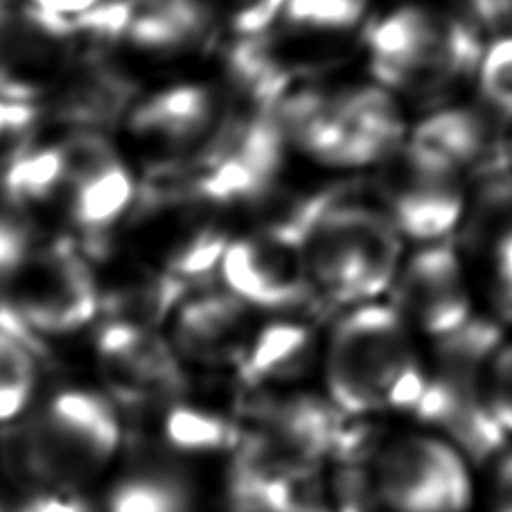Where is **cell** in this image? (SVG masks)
<instances>
[{"instance_id":"cell-1","label":"cell","mask_w":512,"mask_h":512,"mask_svg":"<svg viewBox=\"0 0 512 512\" xmlns=\"http://www.w3.org/2000/svg\"><path fill=\"white\" fill-rule=\"evenodd\" d=\"M501 343L499 325L476 316L438 339L436 370L413 411L422 422L443 429L470 461L497 458L510 438L490 400V366Z\"/></svg>"},{"instance_id":"cell-2","label":"cell","mask_w":512,"mask_h":512,"mask_svg":"<svg viewBox=\"0 0 512 512\" xmlns=\"http://www.w3.org/2000/svg\"><path fill=\"white\" fill-rule=\"evenodd\" d=\"M400 253L391 219L337 199L303 244L307 278L339 303L382 294L395 278Z\"/></svg>"},{"instance_id":"cell-3","label":"cell","mask_w":512,"mask_h":512,"mask_svg":"<svg viewBox=\"0 0 512 512\" xmlns=\"http://www.w3.org/2000/svg\"><path fill=\"white\" fill-rule=\"evenodd\" d=\"M416 364L402 312L361 305L343 316L332 334L325 366L332 402L346 416L382 409L397 379Z\"/></svg>"},{"instance_id":"cell-4","label":"cell","mask_w":512,"mask_h":512,"mask_svg":"<svg viewBox=\"0 0 512 512\" xmlns=\"http://www.w3.org/2000/svg\"><path fill=\"white\" fill-rule=\"evenodd\" d=\"M118 447L113 406L95 393L64 391L25 429L16 458L34 479L68 485L107 465Z\"/></svg>"},{"instance_id":"cell-5","label":"cell","mask_w":512,"mask_h":512,"mask_svg":"<svg viewBox=\"0 0 512 512\" xmlns=\"http://www.w3.org/2000/svg\"><path fill=\"white\" fill-rule=\"evenodd\" d=\"M452 440L404 436L377 458L375 494L388 512H467L470 465Z\"/></svg>"},{"instance_id":"cell-6","label":"cell","mask_w":512,"mask_h":512,"mask_svg":"<svg viewBox=\"0 0 512 512\" xmlns=\"http://www.w3.org/2000/svg\"><path fill=\"white\" fill-rule=\"evenodd\" d=\"M14 282H19V296L12 303L37 332H75L100 312L93 273L70 246L57 244L39 258L32 255Z\"/></svg>"},{"instance_id":"cell-7","label":"cell","mask_w":512,"mask_h":512,"mask_svg":"<svg viewBox=\"0 0 512 512\" xmlns=\"http://www.w3.org/2000/svg\"><path fill=\"white\" fill-rule=\"evenodd\" d=\"M397 303L406 319L434 339H445L474 319L467 273L452 244L431 242L406 262Z\"/></svg>"},{"instance_id":"cell-8","label":"cell","mask_w":512,"mask_h":512,"mask_svg":"<svg viewBox=\"0 0 512 512\" xmlns=\"http://www.w3.org/2000/svg\"><path fill=\"white\" fill-rule=\"evenodd\" d=\"M70 217L86 235L100 237L136 203V181L122 158L102 138L68 145Z\"/></svg>"},{"instance_id":"cell-9","label":"cell","mask_w":512,"mask_h":512,"mask_svg":"<svg viewBox=\"0 0 512 512\" xmlns=\"http://www.w3.org/2000/svg\"><path fill=\"white\" fill-rule=\"evenodd\" d=\"M217 95L206 84H176L145 95L127 116L129 136L152 152L174 156L203 147L217 129Z\"/></svg>"},{"instance_id":"cell-10","label":"cell","mask_w":512,"mask_h":512,"mask_svg":"<svg viewBox=\"0 0 512 512\" xmlns=\"http://www.w3.org/2000/svg\"><path fill=\"white\" fill-rule=\"evenodd\" d=\"M222 276L231 294L260 307H287L310 294L303 251L269 235L228 244Z\"/></svg>"},{"instance_id":"cell-11","label":"cell","mask_w":512,"mask_h":512,"mask_svg":"<svg viewBox=\"0 0 512 512\" xmlns=\"http://www.w3.org/2000/svg\"><path fill=\"white\" fill-rule=\"evenodd\" d=\"M386 201L397 233L425 244L447 240L465 210L458 174L422 170L404 156L400 172L388 183Z\"/></svg>"},{"instance_id":"cell-12","label":"cell","mask_w":512,"mask_h":512,"mask_svg":"<svg viewBox=\"0 0 512 512\" xmlns=\"http://www.w3.org/2000/svg\"><path fill=\"white\" fill-rule=\"evenodd\" d=\"M244 300L235 294H206L188 300L176 316V346L192 357L219 359L235 348L242 330Z\"/></svg>"},{"instance_id":"cell-13","label":"cell","mask_w":512,"mask_h":512,"mask_svg":"<svg viewBox=\"0 0 512 512\" xmlns=\"http://www.w3.org/2000/svg\"><path fill=\"white\" fill-rule=\"evenodd\" d=\"M68 181V145H28L16 152L0 174V188L14 206L48 201Z\"/></svg>"},{"instance_id":"cell-14","label":"cell","mask_w":512,"mask_h":512,"mask_svg":"<svg viewBox=\"0 0 512 512\" xmlns=\"http://www.w3.org/2000/svg\"><path fill=\"white\" fill-rule=\"evenodd\" d=\"M310 350V330L298 323H273L258 332L244 350L240 375L246 384H260L264 379L289 375L303 366Z\"/></svg>"},{"instance_id":"cell-15","label":"cell","mask_w":512,"mask_h":512,"mask_svg":"<svg viewBox=\"0 0 512 512\" xmlns=\"http://www.w3.org/2000/svg\"><path fill=\"white\" fill-rule=\"evenodd\" d=\"M163 434L181 452H222L240 445V434L224 418L183 404L167 411Z\"/></svg>"},{"instance_id":"cell-16","label":"cell","mask_w":512,"mask_h":512,"mask_svg":"<svg viewBox=\"0 0 512 512\" xmlns=\"http://www.w3.org/2000/svg\"><path fill=\"white\" fill-rule=\"evenodd\" d=\"M107 512H190V497L170 476L145 474L111 492Z\"/></svg>"},{"instance_id":"cell-17","label":"cell","mask_w":512,"mask_h":512,"mask_svg":"<svg viewBox=\"0 0 512 512\" xmlns=\"http://www.w3.org/2000/svg\"><path fill=\"white\" fill-rule=\"evenodd\" d=\"M368 0H287L282 21L319 34L348 32L364 19Z\"/></svg>"},{"instance_id":"cell-18","label":"cell","mask_w":512,"mask_h":512,"mask_svg":"<svg viewBox=\"0 0 512 512\" xmlns=\"http://www.w3.org/2000/svg\"><path fill=\"white\" fill-rule=\"evenodd\" d=\"M483 273L494 312L512 323V219L494 228L483 244Z\"/></svg>"},{"instance_id":"cell-19","label":"cell","mask_w":512,"mask_h":512,"mask_svg":"<svg viewBox=\"0 0 512 512\" xmlns=\"http://www.w3.org/2000/svg\"><path fill=\"white\" fill-rule=\"evenodd\" d=\"M228 244H231L228 237L213 231V228L194 233L190 240L172 255L170 264H167V273L176 280L185 282V285L194 280L208 278L217 267H222Z\"/></svg>"},{"instance_id":"cell-20","label":"cell","mask_w":512,"mask_h":512,"mask_svg":"<svg viewBox=\"0 0 512 512\" xmlns=\"http://www.w3.org/2000/svg\"><path fill=\"white\" fill-rule=\"evenodd\" d=\"M481 91L499 111L512 116V34L494 41L483 52Z\"/></svg>"},{"instance_id":"cell-21","label":"cell","mask_w":512,"mask_h":512,"mask_svg":"<svg viewBox=\"0 0 512 512\" xmlns=\"http://www.w3.org/2000/svg\"><path fill=\"white\" fill-rule=\"evenodd\" d=\"M30 258L32 237L28 226L19 219L0 215V294L19 278Z\"/></svg>"},{"instance_id":"cell-22","label":"cell","mask_w":512,"mask_h":512,"mask_svg":"<svg viewBox=\"0 0 512 512\" xmlns=\"http://www.w3.org/2000/svg\"><path fill=\"white\" fill-rule=\"evenodd\" d=\"M490 400L494 416L512 436V341L503 339L490 366Z\"/></svg>"},{"instance_id":"cell-23","label":"cell","mask_w":512,"mask_h":512,"mask_svg":"<svg viewBox=\"0 0 512 512\" xmlns=\"http://www.w3.org/2000/svg\"><path fill=\"white\" fill-rule=\"evenodd\" d=\"M37 352L25 346L12 334L0 332V379H21V382H34V361Z\"/></svg>"},{"instance_id":"cell-24","label":"cell","mask_w":512,"mask_h":512,"mask_svg":"<svg viewBox=\"0 0 512 512\" xmlns=\"http://www.w3.org/2000/svg\"><path fill=\"white\" fill-rule=\"evenodd\" d=\"M490 510L512 512V452H501L490 485Z\"/></svg>"},{"instance_id":"cell-25","label":"cell","mask_w":512,"mask_h":512,"mask_svg":"<svg viewBox=\"0 0 512 512\" xmlns=\"http://www.w3.org/2000/svg\"><path fill=\"white\" fill-rule=\"evenodd\" d=\"M34 382L0 379V422H10L28 406Z\"/></svg>"},{"instance_id":"cell-26","label":"cell","mask_w":512,"mask_h":512,"mask_svg":"<svg viewBox=\"0 0 512 512\" xmlns=\"http://www.w3.org/2000/svg\"><path fill=\"white\" fill-rule=\"evenodd\" d=\"M16 512H88L82 501L61 497V494H46V497H37Z\"/></svg>"},{"instance_id":"cell-27","label":"cell","mask_w":512,"mask_h":512,"mask_svg":"<svg viewBox=\"0 0 512 512\" xmlns=\"http://www.w3.org/2000/svg\"><path fill=\"white\" fill-rule=\"evenodd\" d=\"M310 512H328V510H323V508L316 506V508H314V510H310Z\"/></svg>"},{"instance_id":"cell-28","label":"cell","mask_w":512,"mask_h":512,"mask_svg":"<svg viewBox=\"0 0 512 512\" xmlns=\"http://www.w3.org/2000/svg\"><path fill=\"white\" fill-rule=\"evenodd\" d=\"M510 156H512V154H510Z\"/></svg>"}]
</instances>
